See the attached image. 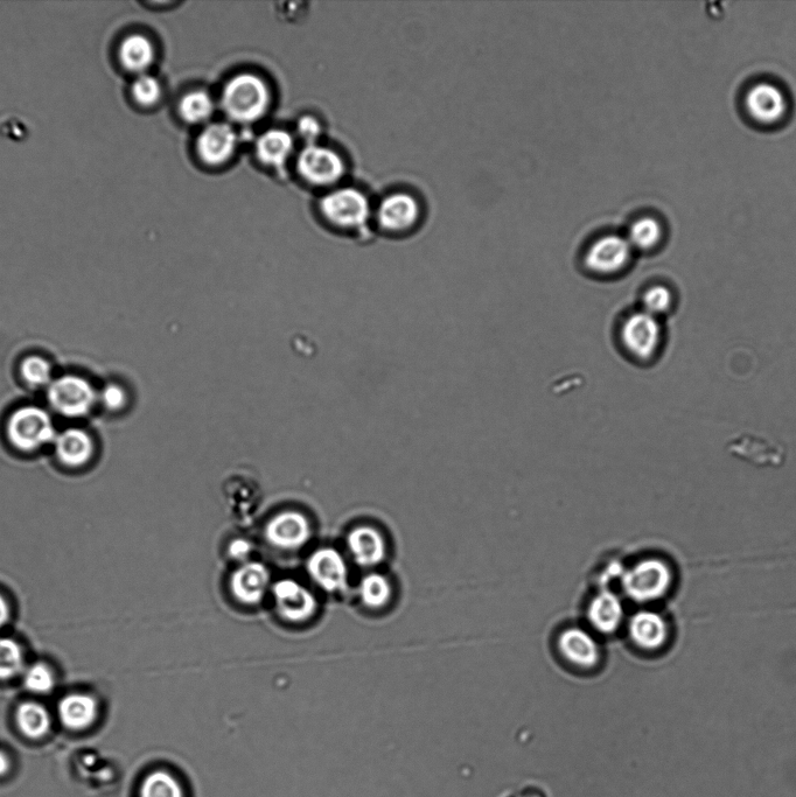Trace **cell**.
Segmentation results:
<instances>
[{"instance_id":"1","label":"cell","mask_w":796,"mask_h":797,"mask_svg":"<svg viewBox=\"0 0 796 797\" xmlns=\"http://www.w3.org/2000/svg\"><path fill=\"white\" fill-rule=\"evenodd\" d=\"M674 583L672 564L659 557L641 559L621 576L626 596L639 604L654 603L667 597Z\"/></svg>"},{"instance_id":"2","label":"cell","mask_w":796,"mask_h":797,"mask_svg":"<svg viewBox=\"0 0 796 797\" xmlns=\"http://www.w3.org/2000/svg\"><path fill=\"white\" fill-rule=\"evenodd\" d=\"M222 108L235 122L254 123L267 113L270 92L264 81L253 74H240L230 80L222 93Z\"/></svg>"},{"instance_id":"3","label":"cell","mask_w":796,"mask_h":797,"mask_svg":"<svg viewBox=\"0 0 796 797\" xmlns=\"http://www.w3.org/2000/svg\"><path fill=\"white\" fill-rule=\"evenodd\" d=\"M10 443L22 452H34L51 443L55 429L50 415L37 407L13 412L8 423Z\"/></svg>"},{"instance_id":"4","label":"cell","mask_w":796,"mask_h":797,"mask_svg":"<svg viewBox=\"0 0 796 797\" xmlns=\"http://www.w3.org/2000/svg\"><path fill=\"white\" fill-rule=\"evenodd\" d=\"M47 396L55 411L72 418L86 416L96 401L92 384L75 375L62 376L52 382Z\"/></svg>"},{"instance_id":"5","label":"cell","mask_w":796,"mask_h":797,"mask_svg":"<svg viewBox=\"0 0 796 797\" xmlns=\"http://www.w3.org/2000/svg\"><path fill=\"white\" fill-rule=\"evenodd\" d=\"M620 339L626 351L634 358L649 359L660 345L659 320L646 311L632 313L621 326Z\"/></svg>"},{"instance_id":"6","label":"cell","mask_w":796,"mask_h":797,"mask_svg":"<svg viewBox=\"0 0 796 797\" xmlns=\"http://www.w3.org/2000/svg\"><path fill=\"white\" fill-rule=\"evenodd\" d=\"M320 208L328 220L340 227H360L370 215L367 198L354 188H340L325 195Z\"/></svg>"},{"instance_id":"7","label":"cell","mask_w":796,"mask_h":797,"mask_svg":"<svg viewBox=\"0 0 796 797\" xmlns=\"http://www.w3.org/2000/svg\"><path fill=\"white\" fill-rule=\"evenodd\" d=\"M631 243L623 236L600 237L586 251L585 265L593 274L614 275L624 270L632 258Z\"/></svg>"},{"instance_id":"8","label":"cell","mask_w":796,"mask_h":797,"mask_svg":"<svg viewBox=\"0 0 796 797\" xmlns=\"http://www.w3.org/2000/svg\"><path fill=\"white\" fill-rule=\"evenodd\" d=\"M298 171L314 185L337 183L345 173V164L338 153L317 144L307 145L298 158Z\"/></svg>"},{"instance_id":"9","label":"cell","mask_w":796,"mask_h":797,"mask_svg":"<svg viewBox=\"0 0 796 797\" xmlns=\"http://www.w3.org/2000/svg\"><path fill=\"white\" fill-rule=\"evenodd\" d=\"M276 610L293 624L310 620L317 612V600L302 584L293 579H282L272 587Z\"/></svg>"},{"instance_id":"10","label":"cell","mask_w":796,"mask_h":797,"mask_svg":"<svg viewBox=\"0 0 796 797\" xmlns=\"http://www.w3.org/2000/svg\"><path fill=\"white\" fill-rule=\"evenodd\" d=\"M311 537L310 521L296 510H284L269 520L265 538L275 548L292 551L306 544Z\"/></svg>"},{"instance_id":"11","label":"cell","mask_w":796,"mask_h":797,"mask_svg":"<svg viewBox=\"0 0 796 797\" xmlns=\"http://www.w3.org/2000/svg\"><path fill=\"white\" fill-rule=\"evenodd\" d=\"M745 109L753 121L773 125L784 120L788 102L782 90L773 83L760 82L752 86L745 95Z\"/></svg>"},{"instance_id":"12","label":"cell","mask_w":796,"mask_h":797,"mask_svg":"<svg viewBox=\"0 0 796 797\" xmlns=\"http://www.w3.org/2000/svg\"><path fill=\"white\" fill-rule=\"evenodd\" d=\"M630 639L644 652L655 653L665 648L670 639V626L663 615L651 610H642L628 622Z\"/></svg>"},{"instance_id":"13","label":"cell","mask_w":796,"mask_h":797,"mask_svg":"<svg viewBox=\"0 0 796 797\" xmlns=\"http://www.w3.org/2000/svg\"><path fill=\"white\" fill-rule=\"evenodd\" d=\"M307 572L327 592L344 590L347 584V566L339 551L323 548L314 551L307 561Z\"/></svg>"},{"instance_id":"14","label":"cell","mask_w":796,"mask_h":797,"mask_svg":"<svg viewBox=\"0 0 796 797\" xmlns=\"http://www.w3.org/2000/svg\"><path fill=\"white\" fill-rule=\"evenodd\" d=\"M117 60L124 72L134 76L150 73L157 51L152 39L141 32L124 36L117 46Z\"/></svg>"},{"instance_id":"15","label":"cell","mask_w":796,"mask_h":797,"mask_svg":"<svg viewBox=\"0 0 796 797\" xmlns=\"http://www.w3.org/2000/svg\"><path fill=\"white\" fill-rule=\"evenodd\" d=\"M270 585V573L265 565L256 562L246 563L237 569L230 579V590L241 604L254 606L260 604Z\"/></svg>"},{"instance_id":"16","label":"cell","mask_w":796,"mask_h":797,"mask_svg":"<svg viewBox=\"0 0 796 797\" xmlns=\"http://www.w3.org/2000/svg\"><path fill=\"white\" fill-rule=\"evenodd\" d=\"M557 645L564 659L579 668L596 667L602 657L598 642L583 628L564 629L558 636Z\"/></svg>"},{"instance_id":"17","label":"cell","mask_w":796,"mask_h":797,"mask_svg":"<svg viewBox=\"0 0 796 797\" xmlns=\"http://www.w3.org/2000/svg\"><path fill=\"white\" fill-rule=\"evenodd\" d=\"M237 142L235 130L226 123H214L202 130L197 141L199 156L209 165H220L234 155Z\"/></svg>"},{"instance_id":"18","label":"cell","mask_w":796,"mask_h":797,"mask_svg":"<svg viewBox=\"0 0 796 797\" xmlns=\"http://www.w3.org/2000/svg\"><path fill=\"white\" fill-rule=\"evenodd\" d=\"M420 218V205L409 194L397 193L390 195L381 202L377 219L380 225L390 232H402L413 227Z\"/></svg>"},{"instance_id":"19","label":"cell","mask_w":796,"mask_h":797,"mask_svg":"<svg viewBox=\"0 0 796 797\" xmlns=\"http://www.w3.org/2000/svg\"><path fill=\"white\" fill-rule=\"evenodd\" d=\"M349 552L361 566H374L386 558V541L379 530L360 526L354 528L347 538Z\"/></svg>"},{"instance_id":"20","label":"cell","mask_w":796,"mask_h":797,"mask_svg":"<svg viewBox=\"0 0 796 797\" xmlns=\"http://www.w3.org/2000/svg\"><path fill=\"white\" fill-rule=\"evenodd\" d=\"M99 713L96 699L83 692H73L61 699L58 715L62 725L73 731H82L92 726Z\"/></svg>"},{"instance_id":"21","label":"cell","mask_w":796,"mask_h":797,"mask_svg":"<svg viewBox=\"0 0 796 797\" xmlns=\"http://www.w3.org/2000/svg\"><path fill=\"white\" fill-rule=\"evenodd\" d=\"M625 618L623 603L611 591H603L592 599L588 610L590 624L603 634L618 631Z\"/></svg>"},{"instance_id":"22","label":"cell","mask_w":796,"mask_h":797,"mask_svg":"<svg viewBox=\"0 0 796 797\" xmlns=\"http://www.w3.org/2000/svg\"><path fill=\"white\" fill-rule=\"evenodd\" d=\"M57 456L62 464L79 468L92 460L94 443L87 432L79 429H69L57 438Z\"/></svg>"},{"instance_id":"23","label":"cell","mask_w":796,"mask_h":797,"mask_svg":"<svg viewBox=\"0 0 796 797\" xmlns=\"http://www.w3.org/2000/svg\"><path fill=\"white\" fill-rule=\"evenodd\" d=\"M293 150V139L283 130H269L256 142L257 157L270 166H283Z\"/></svg>"},{"instance_id":"24","label":"cell","mask_w":796,"mask_h":797,"mask_svg":"<svg viewBox=\"0 0 796 797\" xmlns=\"http://www.w3.org/2000/svg\"><path fill=\"white\" fill-rule=\"evenodd\" d=\"M17 724L26 737L38 739L50 730V713L43 705L36 702H24L18 706Z\"/></svg>"},{"instance_id":"25","label":"cell","mask_w":796,"mask_h":797,"mask_svg":"<svg viewBox=\"0 0 796 797\" xmlns=\"http://www.w3.org/2000/svg\"><path fill=\"white\" fill-rule=\"evenodd\" d=\"M214 101L204 90L186 94L179 103V114L191 124L206 122L214 114Z\"/></svg>"},{"instance_id":"26","label":"cell","mask_w":796,"mask_h":797,"mask_svg":"<svg viewBox=\"0 0 796 797\" xmlns=\"http://www.w3.org/2000/svg\"><path fill=\"white\" fill-rule=\"evenodd\" d=\"M130 99L138 107L149 109L155 107L162 99V83L151 73L135 76L130 85Z\"/></svg>"},{"instance_id":"27","label":"cell","mask_w":796,"mask_h":797,"mask_svg":"<svg viewBox=\"0 0 796 797\" xmlns=\"http://www.w3.org/2000/svg\"><path fill=\"white\" fill-rule=\"evenodd\" d=\"M139 797H186V793L176 776L166 771H157L144 780Z\"/></svg>"},{"instance_id":"28","label":"cell","mask_w":796,"mask_h":797,"mask_svg":"<svg viewBox=\"0 0 796 797\" xmlns=\"http://www.w3.org/2000/svg\"><path fill=\"white\" fill-rule=\"evenodd\" d=\"M359 592L363 604L370 608H381L389 603L393 587L386 577L372 573L362 579Z\"/></svg>"},{"instance_id":"29","label":"cell","mask_w":796,"mask_h":797,"mask_svg":"<svg viewBox=\"0 0 796 797\" xmlns=\"http://www.w3.org/2000/svg\"><path fill=\"white\" fill-rule=\"evenodd\" d=\"M255 494L256 488L251 486L244 487L242 494V488L237 481H233L232 485L227 487V503L237 520L244 522L254 517L258 500Z\"/></svg>"},{"instance_id":"30","label":"cell","mask_w":796,"mask_h":797,"mask_svg":"<svg viewBox=\"0 0 796 797\" xmlns=\"http://www.w3.org/2000/svg\"><path fill=\"white\" fill-rule=\"evenodd\" d=\"M661 239V223L658 220L651 218V216H646V218H641L638 221H635L630 228V233H628L627 237V240L631 243L632 248H637L639 250H651L661 241Z\"/></svg>"},{"instance_id":"31","label":"cell","mask_w":796,"mask_h":797,"mask_svg":"<svg viewBox=\"0 0 796 797\" xmlns=\"http://www.w3.org/2000/svg\"><path fill=\"white\" fill-rule=\"evenodd\" d=\"M25 657L22 647L15 640L0 638V681H9L22 674Z\"/></svg>"},{"instance_id":"32","label":"cell","mask_w":796,"mask_h":797,"mask_svg":"<svg viewBox=\"0 0 796 797\" xmlns=\"http://www.w3.org/2000/svg\"><path fill=\"white\" fill-rule=\"evenodd\" d=\"M25 688L33 694L47 695L55 687V676L53 670L46 663L38 662L32 664L24 673Z\"/></svg>"},{"instance_id":"33","label":"cell","mask_w":796,"mask_h":797,"mask_svg":"<svg viewBox=\"0 0 796 797\" xmlns=\"http://www.w3.org/2000/svg\"><path fill=\"white\" fill-rule=\"evenodd\" d=\"M22 375L24 380L33 387H44L51 384L52 367L44 358L40 356H30L22 363Z\"/></svg>"},{"instance_id":"34","label":"cell","mask_w":796,"mask_h":797,"mask_svg":"<svg viewBox=\"0 0 796 797\" xmlns=\"http://www.w3.org/2000/svg\"><path fill=\"white\" fill-rule=\"evenodd\" d=\"M673 295L666 286L658 285L649 289L644 296V311L658 317L672 306Z\"/></svg>"},{"instance_id":"35","label":"cell","mask_w":796,"mask_h":797,"mask_svg":"<svg viewBox=\"0 0 796 797\" xmlns=\"http://www.w3.org/2000/svg\"><path fill=\"white\" fill-rule=\"evenodd\" d=\"M498 797H551L550 790L539 781H527L521 786L505 790Z\"/></svg>"},{"instance_id":"36","label":"cell","mask_w":796,"mask_h":797,"mask_svg":"<svg viewBox=\"0 0 796 797\" xmlns=\"http://www.w3.org/2000/svg\"><path fill=\"white\" fill-rule=\"evenodd\" d=\"M102 401L109 410H120L124 407L125 403H127V394H125L123 388L117 386V384H109V386L103 390Z\"/></svg>"},{"instance_id":"37","label":"cell","mask_w":796,"mask_h":797,"mask_svg":"<svg viewBox=\"0 0 796 797\" xmlns=\"http://www.w3.org/2000/svg\"><path fill=\"white\" fill-rule=\"evenodd\" d=\"M298 134L300 137L304 139L309 145L316 144L317 139L320 136V124L311 116H304L300 118L297 125Z\"/></svg>"},{"instance_id":"38","label":"cell","mask_w":796,"mask_h":797,"mask_svg":"<svg viewBox=\"0 0 796 797\" xmlns=\"http://www.w3.org/2000/svg\"><path fill=\"white\" fill-rule=\"evenodd\" d=\"M251 544L248 541L236 540L229 547V555L239 561H246L251 554Z\"/></svg>"},{"instance_id":"39","label":"cell","mask_w":796,"mask_h":797,"mask_svg":"<svg viewBox=\"0 0 796 797\" xmlns=\"http://www.w3.org/2000/svg\"><path fill=\"white\" fill-rule=\"evenodd\" d=\"M11 617V610L8 600L0 593V629L8 624Z\"/></svg>"},{"instance_id":"40","label":"cell","mask_w":796,"mask_h":797,"mask_svg":"<svg viewBox=\"0 0 796 797\" xmlns=\"http://www.w3.org/2000/svg\"><path fill=\"white\" fill-rule=\"evenodd\" d=\"M9 760L5 757V754L0 752V775L5 774L8 772L9 769Z\"/></svg>"}]
</instances>
